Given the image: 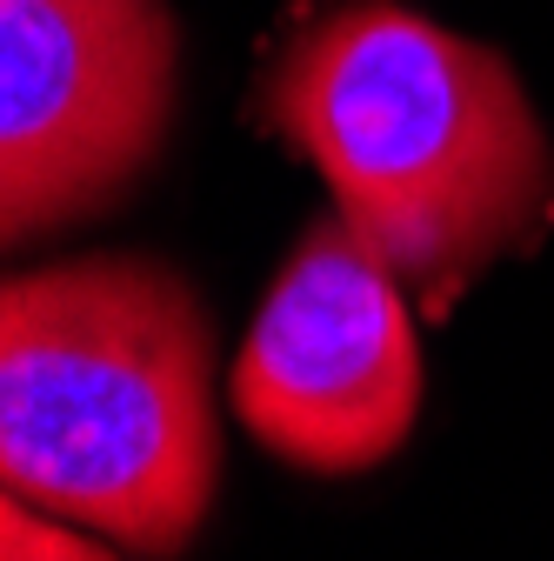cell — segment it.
Segmentation results:
<instances>
[{
  "label": "cell",
  "mask_w": 554,
  "mask_h": 561,
  "mask_svg": "<svg viewBox=\"0 0 554 561\" xmlns=\"http://www.w3.org/2000/svg\"><path fill=\"white\" fill-rule=\"evenodd\" d=\"M221 481L215 328L168 261L0 274V488L134 554H181Z\"/></svg>",
  "instance_id": "obj_2"
},
{
  "label": "cell",
  "mask_w": 554,
  "mask_h": 561,
  "mask_svg": "<svg viewBox=\"0 0 554 561\" xmlns=\"http://www.w3.org/2000/svg\"><path fill=\"white\" fill-rule=\"evenodd\" d=\"M394 267L348 228L314 221L234 355L241 428L308 474L388 461L422 414V347Z\"/></svg>",
  "instance_id": "obj_4"
},
{
  "label": "cell",
  "mask_w": 554,
  "mask_h": 561,
  "mask_svg": "<svg viewBox=\"0 0 554 561\" xmlns=\"http://www.w3.org/2000/svg\"><path fill=\"white\" fill-rule=\"evenodd\" d=\"M0 561H120V554L94 548L74 522H60L0 488Z\"/></svg>",
  "instance_id": "obj_5"
},
{
  "label": "cell",
  "mask_w": 554,
  "mask_h": 561,
  "mask_svg": "<svg viewBox=\"0 0 554 561\" xmlns=\"http://www.w3.org/2000/svg\"><path fill=\"white\" fill-rule=\"evenodd\" d=\"M168 0H0V254L114 207L174 121Z\"/></svg>",
  "instance_id": "obj_3"
},
{
  "label": "cell",
  "mask_w": 554,
  "mask_h": 561,
  "mask_svg": "<svg viewBox=\"0 0 554 561\" xmlns=\"http://www.w3.org/2000/svg\"><path fill=\"white\" fill-rule=\"evenodd\" d=\"M261 121L435 308L554 215V148L515 67L394 0L308 21L267 67Z\"/></svg>",
  "instance_id": "obj_1"
}]
</instances>
